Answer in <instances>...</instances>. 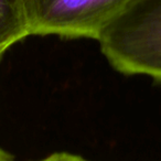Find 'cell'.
Wrapping results in <instances>:
<instances>
[{
  "mask_svg": "<svg viewBox=\"0 0 161 161\" xmlns=\"http://www.w3.org/2000/svg\"><path fill=\"white\" fill-rule=\"evenodd\" d=\"M98 42L117 71L161 82V0H134L106 27Z\"/></svg>",
  "mask_w": 161,
  "mask_h": 161,
  "instance_id": "cell-1",
  "label": "cell"
},
{
  "mask_svg": "<svg viewBox=\"0 0 161 161\" xmlns=\"http://www.w3.org/2000/svg\"><path fill=\"white\" fill-rule=\"evenodd\" d=\"M134 0H25L29 36L56 34L98 41Z\"/></svg>",
  "mask_w": 161,
  "mask_h": 161,
  "instance_id": "cell-2",
  "label": "cell"
},
{
  "mask_svg": "<svg viewBox=\"0 0 161 161\" xmlns=\"http://www.w3.org/2000/svg\"><path fill=\"white\" fill-rule=\"evenodd\" d=\"M29 36L25 0H0V54Z\"/></svg>",
  "mask_w": 161,
  "mask_h": 161,
  "instance_id": "cell-3",
  "label": "cell"
},
{
  "mask_svg": "<svg viewBox=\"0 0 161 161\" xmlns=\"http://www.w3.org/2000/svg\"><path fill=\"white\" fill-rule=\"evenodd\" d=\"M39 161H90V160H86V159L82 158L80 156H76V154L67 153V152H58V153H53L51 156Z\"/></svg>",
  "mask_w": 161,
  "mask_h": 161,
  "instance_id": "cell-4",
  "label": "cell"
},
{
  "mask_svg": "<svg viewBox=\"0 0 161 161\" xmlns=\"http://www.w3.org/2000/svg\"><path fill=\"white\" fill-rule=\"evenodd\" d=\"M0 161H14V158L11 154H9L0 148Z\"/></svg>",
  "mask_w": 161,
  "mask_h": 161,
  "instance_id": "cell-5",
  "label": "cell"
},
{
  "mask_svg": "<svg viewBox=\"0 0 161 161\" xmlns=\"http://www.w3.org/2000/svg\"><path fill=\"white\" fill-rule=\"evenodd\" d=\"M1 56H3V55H1V54H0V58H1Z\"/></svg>",
  "mask_w": 161,
  "mask_h": 161,
  "instance_id": "cell-6",
  "label": "cell"
}]
</instances>
